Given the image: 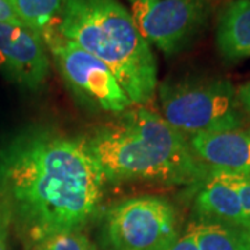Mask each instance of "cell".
Segmentation results:
<instances>
[{"label": "cell", "instance_id": "obj_15", "mask_svg": "<svg viewBox=\"0 0 250 250\" xmlns=\"http://www.w3.org/2000/svg\"><path fill=\"white\" fill-rule=\"evenodd\" d=\"M225 174L228 175V178L232 182V185L239 195L242 208L246 215L250 233V177H242V175H235V174H228V172H225Z\"/></svg>", "mask_w": 250, "mask_h": 250}, {"label": "cell", "instance_id": "obj_5", "mask_svg": "<svg viewBox=\"0 0 250 250\" xmlns=\"http://www.w3.org/2000/svg\"><path fill=\"white\" fill-rule=\"evenodd\" d=\"M179 238L177 210L161 196L129 197L103 215L106 250H167Z\"/></svg>", "mask_w": 250, "mask_h": 250}, {"label": "cell", "instance_id": "obj_11", "mask_svg": "<svg viewBox=\"0 0 250 250\" xmlns=\"http://www.w3.org/2000/svg\"><path fill=\"white\" fill-rule=\"evenodd\" d=\"M215 46L225 62H236L250 56V0H232L220 11Z\"/></svg>", "mask_w": 250, "mask_h": 250}, {"label": "cell", "instance_id": "obj_8", "mask_svg": "<svg viewBox=\"0 0 250 250\" xmlns=\"http://www.w3.org/2000/svg\"><path fill=\"white\" fill-rule=\"evenodd\" d=\"M50 71L43 39L27 27L0 22V72L16 85L39 90Z\"/></svg>", "mask_w": 250, "mask_h": 250}, {"label": "cell", "instance_id": "obj_17", "mask_svg": "<svg viewBox=\"0 0 250 250\" xmlns=\"http://www.w3.org/2000/svg\"><path fill=\"white\" fill-rule=\"evenodd\" d=\"M167 250H199V248H197L195 235L189 229L184 236L178 238L177 242Z\"/></svg>", "mask_w": 250, "mask_h": 250}, {"label": "cell", "instance_id": "obj_18", "mask_svg": "<svg viewBox=\"0 0 250 250\" xmlns=\"http://www.w3.org/2000/svg\"><path fill=\"white\" fill-rule=\"evenodd\" d=\"M238 92V99L241 102L242 108H245L248 113H250V82L239 86Z\"/></svg>", "mask_w": 250, "mask_h": 250}, {"label": "cell", "instance_id": "obj_6", "mask_svg": "<svg viewBox=\"0 0 250 250\" xmlns=\"http://www.w3.org/2000/svg\"><path fill=\"white\" fill-rule=\"evenodd\" d=\"M43 42L64 83L85 106L111 114L129 110L131 99L104 62L62 38L56 27L43 36Z\"/></svg>", "mask_w": 250, "mask_h": 250}, {"label": "cell", "instance_id": "obj_12", "mask_svg": "<svg viewBox=\"0 0 250 250\" xmlns=\"http://www.w3.org/2000/svg\"><path fill=\"white\" fill-rule=\"evenodd\" d=\"M190 231L199 250H250V233L236 227L199 221Z\"/></svg>", "mask_w": 250, "mask_h": 250}, {"label": "cell", "instance_id": "obj_1", "mask_svg": "<svg viewBox=\"0 0 250 250\" xmlns=\"http://www.w3.org/2000/svg\"><path fill=\"white\" fill-rule=\"evenodd\" d=\"M104 184L83 139L32 128L0 149V215L34 245L80 232L99 211Z\"/></svg>", "mask_w": 250, "mask_h": 250}, {"label": "cell", "instance_id": "obj_3", "mask_svg": "<svg viewBox=\"0 0 250 250\" xmlns=\"http://www.w3.org/2000/svg\"><path fill=\"white\" fill-rule=\"evenodd\" d=\"M56 31L104 62L132 104L154 99L157 62L152 46L120 0H65Z\"/></svg>", "mask_w": 250, "mask_h": 250}, {"label": "cell", "instance_id": "obj_7", "mask_svg": "<svg viewBox=\"0 0 250 250\" xmlns=\"http://www.w3.org/2000/svg\"><path fill=\"white\" fill-rule=\"evenodd\" d=\"M129 4L143 38L167 56L193 45L214 10V0H129Z\"/></svg>", "mask_w": 250, "mask_h": 250}, {"label": "cell", "instance_id": "obj_14", "mask_svg": "<svg viewBox=\"0 0 250 250\" xmlns=\"http://www.w3.org/2000/svg\"><path fill=\"white\" fill-rule=\"evenodd\" d=\"M32 250H96L92 242L81 232L53 235L34 245Z\"/></svg>", "mask_w": 250, "mask_h": 250}, {"label": "cell", "instance_id": "obj_9", "mask_svg": "<svg viewBox=\"0 0 250 250\" xmlns=\"http://www.w3.org/2000/svg\"><path fill=\"white\" fill-rule=\"evenodd\" d=\"M188 141L210 171L250 177V129L197 135Z\"/></svg>", "mask_w": 250, "mask_h": 250}, {"label": "cell", "instance_id": "obj_4", "mask_svg": "<svg viewBox=\"0 0 250 250\" xmlns=\"http://www.w3.org/2000/svg\"><path fill=\"white\" fill-rule=\"evenodd\" d=\"M157 89L161 117L187 139L239 129L243 125L238 92L225 78H168Z\"/></svg>", "mask_w": 250, "mask_h": 250}, {"label": "cell", "instance_id": "obj_16", "mask_svg": "<svg viewBox=\"0 0 250 250\" xmlns=\"http://www.w3.org/2000/svg\"><path fill=\"white\" fill-rule=\"evenodd\" d=\"M0 22H6V24H13V25H20V27H25L22 24V21L18 18L14 9L11 7L7 0H0Z\"/></svg>", "mask_w": 250, "mask_h": 250}, {"label": "cell", "instance_id": "obj_19", "mask_svg": "<svg viewBox=\"0 0 250 250\" xmlns=\"http://www.w3.org/2000/svg\"><path fill=\"white\" fill-rule=\"evenodd\" d=\"M7 227L9 223L0 215V250H7Z\"/></svg>", "mask_w": 250, "mask_h": 250}, {"label": "cell", "instance_id": "obj_2", "mask_svg": "<svg viewBox=\"0 0 250 250\" xmlns=\"http://www.w3.org/2000/svg\"><path fill=\"white\" fill-rule=\"evenodd\" d=\"M83 141L106 182L111 184L195 185L210 174L187 138L146 107L124 111L114 121L95 128Z\"/></svg>", "mask_w": 250, "mask_h": 250}, {"label": "cell", "instance_id": "obj_13", "mask_svg": "<svg viewBox=\"0 0 250 250\" xmlns=\"http://www.w3.org/2000/svg\"><path fill=\"white\" fill-rule=\"evenodd\" d=\"M22 24L42 39L52 31L62 14L65 0H7Z\"/></svg>", "mask_w": 250, "mask_h": 250}, {"label": "cell", "instance_id": "obj_10", "mask_svg": "<svg viewBox=\"0 0 250 250\" xmlns=\"http://www.w3.org/2000/svg\"><path fill=\"white\" fill-rule=\"evenodd\" d=\"M195 213L199 221L224 224L249 232L239 195L225 172L210 171L208 177L199 185Z\"/></svg>", "mask_w": 250, "mask_h": 250}]
</instances>
